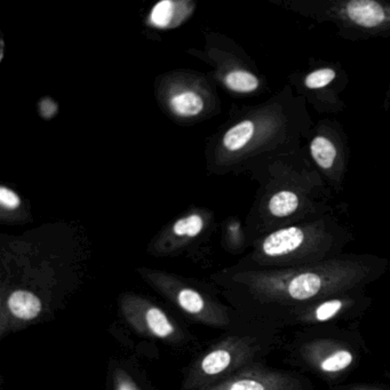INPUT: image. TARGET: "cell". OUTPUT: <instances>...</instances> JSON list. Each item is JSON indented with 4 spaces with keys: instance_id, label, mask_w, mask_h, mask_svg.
<instances>
[{
    "instance_id": "d6986e66",
    "label": "cell",
    "mask_w": 390,
    "mask_h": 390,
    "mask_svg": "<svg viewBox=\"0 0 390 390\" xmlns=\"http://www.w3.org/2000/svg\"><path fill=\"white\" fill-rule=\"evenodd\" d=\"M0 204L5 209L17 210L21 205V199L13 190L6 187H1L0 188Z\"/></svg>"
},
{
    "instance_id": "8fae6325",
    "label": "cell",
    "mask_w": 390,
    "mask_h": 390,
    "mask_svg": "<svg viewBox=\"0 0 390 390\" xmlns=\"http://www.w3.org/2000/svg\"><path fill=\"white\" fill-rule=\"evenodd\" d=\"M173 111L183 117L197 116L204 109V100L198 93L194 91H185L178 93L169 101Z\"/></svg>"
},
{
    "instance_id": "e0dca14e",
    "label": "cell",
    "mask_w": 390,
    "mask_h": 390,
    "mask_svg": "<svg viewBox=\"0 0 390 390\" xmlns=\"http://www.w3.org/2000/svg\"><path fill=\"white\" fill-rule=\"evenodd\" d=\"M335 77H337L335 70L331 69V68H323V69H318L309 73L304 80V85L309 90H319V89L328 86V84L333 82Z\"/></svg>"
},
{
    "instance_id": "7a4b0ae2",
    "label": "cell",
    "mask_w": 390,
    "mask_h": 390,
    "mask_svg": "<svg viewBox=\"0 0 390 390\" xmlns=\"http://www.w3.org/2000/svg\"><path fill=\"white\" fill-rule=\"evenodd\" d=\"M286 363L314 374L330 386L354 373L367 351L358 328L341 325L300 328L284 344Z\"/></svg>"
},
{
    "instance_id": "9c48e42d",
    "label": "cell",
    "mask_w": 390,
    "mask_h": 390,
    "mask_svg": "<svg viewBox=\"0 0 390 390\" xmlns=\"http://www.w3.org/2000/svg\"><path fill=\"white\" fill-rule=\"evenodd\" d=\"M344 12L351 22L366 29L379 28L388 20L387 10L375 0H351Z\"/></svg>"
},
{
    "instance_id": "4fadbf2b",
    "label": "cell",
    "mask_w": 390,
    "mask_h": 390,
    "mask_svg": "<svg viewBox=\"0 0 390 390\" xmlns=\"http://www.w3.org/2000/svg\"><path fill=\"white\" fill-rule=\"evenodd\" d=\"M310 152L315 162L323 169H330L337 158V148L326 136H316L311 141Z\"/></svg>"
},
{
    "instance_id": "7c38bea8",
    "label": "cell",
    "mask_w": 390,
    "mask_h": 390,
    "mask_svg": "<svg viewBox=\"0 0 390 390\" xmlns=\"http://www.w3.org/2000/svg\"><path fill=\"white\" fill-rule=\"evenodd\" d=\"M300 205V198L293 192H278L275 194L268 203V210L274 218L285 219L293 214Z\"/></svg>"
},
{
    "instance_id": "6da1fadb",
    "label": "cell",
    "mask_w": 390,
    "mask_h": 390,
    "mask_svg": "<svg viewBox=\"0 0 390 390\" xmlns=\"http://www.w3.org/2000/svg\"><path fill=\"white\" fill-rule=\"evenodd\" d=\"M389 268L374 255L342 254L316 265L284 269H248L232 276L258 324L279 331L290 311L340 292L367 288Z\"/></svg>"
},
{
    "instance_id": "5bb4252c",
    "label": "cell",
    "mask_w": 390,
    "mask_h": 390,
    "mask_svg": "<svg viewBox=\"0 0 390 390\" xmlns=\"http://www.w3.org/2000/svg\"><path fill=\"white\" fill-rule=\"evenodd\" d=\"M225 83L228 89L239 93L254 92L260 85L258 77L245 70H235L229 73L225 76Z\"/></svg>"
},
{
    "instance_id": "52a82bcc",
    "label": "cell",
    "mask_w": 390,
    "mask_h": 390,
    "mask_svg": "<svg viewBox=\"0 0 390 390\" xmlns=\"http://www.w3.org/2000/svg\"><path fill=\"white\" fill-rule=\"evenodd\" d=\"M118 304L122 318L136 333L172 346H179L187 339L179 324L146 297L125 292L120 295Z\"/></svg>"
},
{
    "instance_id": "9a60e30c",
    "label": "cell",
    "mask_w": 390,
    "mask_h": 390,
    "mask_svg": "<svg viewBox=\"0 0 390 390\" xmlns=\"http://www.w3.org/2000/svg\"><path fill=\"white\" fill-rule=\"evenodd\" d=\"M204 228V220L198 214L180 219L173 225L172 232L178 239H195Z\"/></svg>"
},
{
    "instance_id": "30bf717a",
    "label": "cell",
    "mask_w": 390,
    "mask_h": 390,
    "mask_svg": "<svg viewBox=\"0 0 390 390\" xmlns=\"http://www.w3.org/2000/svg\"><path fill=\"white\" fill-rule=\"evenodd\" d=\"M254 133V122L250 120H243L225 132L222 142L225 149L229 151H239L251 142Z\"/></svg>"
},
{
    "instance_id": "3957f363",
    "label": "cell",
    "mask_w": 390,
    "mask_h": 390,
    "mask_svg": "<svg viewBox=\"0 0 390 390\" xmlns=\"http://www.w3.org/2000/svg\"><path fill=\"white\" fill-rule=\"evenodd\" d=\"M344 232L323 223L290 225L270 232L255 252L257 269L306 267L342 255Z\"/></svg>"
},
{
    "instance_id": "5b68a950",
    "label": "cell",
    "mask_w": 390,
    "mask_h": 390,
    "mask_svg": "<svg viewBox=\"0 0 390 390\" xmlns=\"http://www.w3.org/2000/svg\"><path fill=\"white\" fill-rule=\"evenodd\" d=\"M140 274L150 288L192 321L215 328H227L232 324V311L227 306L181 278L148 269Z\"/></svg>"
},
{
    "instance_id": "2e32d148",
    "label": "cell",
    "mask_w": 390,
    "mask_h": 390,
    "mask_svg": "<svg viewBox=\"0 0 390 390\" xmlns=\"http://www.w3.org/2000/svg\"><path fill=\"white\" fill-rule=\"evenodd\" d=\"M174 3L169 0H162L156 3L150 14L151 24L157 28H166L172 21Z\"/></svg>"
},
{
    "instance_id": "ac0fdd59",
    "label": "cell",
    "mask_w": 390,
    "mask_h": 390,
    "mask_svg": "<svg viewBox=\"0 0 390 390\" xmlns=\"http://www.w3.org/2000/svg\"><path fill=\"white\" fill-rule=\"evenodd\" d=\"M111 390H142L134 378L124 367H115L111 371Z\"/></svg>"
},
{
    "instance_id": "277c9868",
    "label": "cell",
    "mask_w": 390,
    "mask_h": 390,
    "mask_svg": "<svg viewBox=\"0 0 390 390\" xmlns=\"http://www.w3.org/2000/svg\"><path fill=\"white\" fill-rule=\"evenodd\" d=\"M283 344L281 332L262 326L252 333L222 337L189 367L182 389L204 390L232 377L243 367L262 362Z\"/></svg>"
},
{
    "instance_id": "ba28073f",
    "label": "cell",
    "mask_w": 390,
    "mask_h": 390,
    "mask_svg": "<svg viewBox=\"0 0 390 390\" xmlns=\"http://www.w3.org/2000/svg\"><path fill=\"white\" fill-rule=\"evenodd\" d=\"M204 390H316L306 375L255 362Z\"/></svg>"
},
{
    "instance_id": "ffe728a7",
    "label": "cell",
    "mask_w": 390,
    "mask_h": 390,
    "mask_svg": "<svg viewBox=\"0 0 390 390\" xmlns=\"http://www.w3.org/2000/svg\"><path fill=\"white\" fill-rule=\"evenodd\" d=\"M330 390H390V387L384 384H369V382H355L346 386H337Z\"/></svg>"
},
{
    "instance_id": "8992f818",
    "label": "cell",
    "mask_w": 390,
    "mask_h": 390,
    "mask_svg": "<svg viewBox=\"0 0 390 390\" xmlns=\"http://www.w3.org/2000/svg\"><path fill=\"white\" fill-rule=\"evenodd\" d=\"M372 298L367 288H355L318 299L290 311L279 323V331L285 328H307L328 325H353L363 318Z\"/></svg>"
}]
</instances>
